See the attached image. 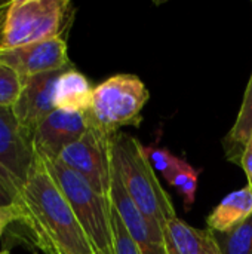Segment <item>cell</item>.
I'll return each instance as SVG.
<instances>
[{
    "instance_id": "obj_3",
    "label": "cell",
    "mask_w": 252,
    "mask_h": 254,
    "mask_svg": "<svg viewBox=\"0 0 252 254\" xmlns=\"http://www.w3.org/2000/svg\"><path fill=\"white\" fill-rule=\"evenodd\" d=\"M67 0H9L0 3V49L62 37L73 19Z\"/></svg>"
},
{
    "instance_id": "obj_24",
    "label": "cell",
    "mask_w": 252,
    "mask_h": 254,
    "mask_svg": "<svg viewBox=\"0 0 252 254\" xmlns=\"http://www.w3.org/2000/svg\"><path fill=\"white\" fill-rule=\"evenodd\" d=\"M0 254H10V252H9L7 249H3V250L0 252Z\"/></svg>"
},
{
    "instance_id": "obj_25",
    "label": "cell",
    "mask_w": 252,
    "mask_h": 254,
    "mask_svg": "<svg viewBox=\"0 0 252 254\" xmlns=\"http://www.w3.org/2000/svg\"><path fill=\"white\" fill-rule=\"evenodd\" d=\"M251 141H252V140H251Z\"/></svg>"
},
{
    "instance_id": "obj_1",
    "label": "cell",
    "mask_w": 252,
    "mask_h": 254,
    "mask_svg": "<svg viewBox=\"0 0 252 254\" xmlns=\"http://www.w3.org/2000/svg\"><path fill=\"white\" fill-rule=\"evenodd\" d=\"M19 204L25 213L24 226L36 246L46 254H95L68 201L36 155L27 182L19 189Z\"/></svg>"
},
{
    "instance_id": "obj_15",
    "label": "cell",
    "mask_w": 252,
    "mask_h": 254,
    "mask_svg": "<svg viewBox=\"0 0 252 254\" xmlns=\"http://www.w3.org/2000/svg\"><path fill=\"white\" fill-rule=\"evenodd\" d=\"M252 140V74L248 82V86L245 89L244 101L241 106V110L238 113L236 122L232 127L230 132L224 138V150L226 158L241 165L242 156L245 149Z\"/></svg>"
},
{
    "instance_id": "obj_9",
    "label": "cell",
    "mask_w": 252,
    "mask_h": 254,
    "mask_svg": "<svg viewBox=\"0 0 252 254\" xmlns=\"http://www.w3.org/2000/svg\"><path fill=\"white\" fill-rule=\"evenodd\" d=\"M110 204L120 217L126 232L135 243L140 254H169L163 231L154 226L137 208L134 201L126 193L114 165L110 189Z\"/></svg>"
},
{
    "instance_id": "obj_19",
    "label": "cell",
    "mask_w": 252,
    "mask_h": 254,
    "mask_svg": "<svg viewBox=\"0 0 252 254\" xmlns=\"http://www.w3.org/2000/svg\"><path fill=\"white\" fill-rule=\"evenodd\" d=\"M146 153L153 168L160 171L163 179L166 180L172 177V174L178 170V167L183 162V158H178L172 155L169 150L160 147H146Z\"/></svg>"
},
{
    "instance_id": "obj_13",
    "label": "cell",
    "mask_w": 252,
    "mask_h": 254,
    "mask_svg": "<svg viewBox=\"0 0 252 254\" xmlns=\"http://www.w3.org/2000/svg\"><path fill=\"white\" fill-rule=\"evenodd\" d=\"M252 216V190L245 186L223 198L206 219L208 229L212 232H229Z\"/></svg>"
},
{
    "instance_id": "obj_11",
    "label": "cell",
    "mask_w": 252,
    "mask_h": 254,
    "mask_svg": "<svg viewBox=\"0 0 252 254\" xmlns=\"http://www.w3.org/2000/svg\"><path fill=\"white\" fill-rule=\"evenodd\" d=\"M34 161L36 153L31 138L16 121L12 107L0 106V167L12 176L21 189Z\"/></svg>"
},
{
    "instance_id": "obj_14",
    "label": "cell",
    "mask_w": 252,
    "mask_h": 254,
    "mask_svg": "<svg viewBox=\"0 0 252 254\" xmlns=\"http://www.w3.org/2000/svg\"><path fill=\"white\" fill-rule=\"evenodd\" d=\"M94 88L85 74L73 65L67 67L55 85V107L62 110L88 113L92 104Z\"/></svg>"
},
{
    "instance_id": "obj_10",
    "label": "cell",
    "mask_w": 252,
    "mask_h": 254,
    "mask_svg": "<svg viewBox=\"0 0 252 254\" xmlns=\"http://www.w3.org/2000/svg\"><path fill=\"white\" fill-rule=\"evenodd\" d=\"M0 63L16 71L21 79L64 70L71 65L64 37L0 49Z\"/></svg>"
},
{
    "instance_id": "obj_17",
    "label": "cell",
    "mask_w": 252,
    "mask_h": 254,
    "mask_svg": "<svg viewBox=\"0 0 252 254\" xmlns=\"http://www.w3.org/2000/svg\"><path fill=\"white\" fill-rule=\"evenodd\" d=\"M198 179L199 171L195 170L186 159H183L178 170L172 174V177L168 180L171 186L178 189V192L184 198V207L189 211L196 199V190H198Z\"/></svg>"
},
{
    "instance_id": "obj_12",
    "label": "cell",
    "mask_w": 252,
    "mask_h": 254,
    "mask_svg": "<svg viewBox=\"0 0 252 254\" xmlns=\"http://www.w3.org/2000/svg\"><path fill=\"white\" fill-rule=\"evenodd\" d=\"M169 254H223L209 229H198L175 217L163 231Z\"/></svg>"
},
{
    "instance_id": "obj_4",
    "label": "cell",
    "mask_w": 252,
    "mask_h": 254,
    "mask_svg": "<svg viewBox=\"0 0 252 254\" xmlns=\"http://www.w3.org/2000/svg\"><path fill=\"white\" fill-rule=\"evenodd\" d=\"M40 159L45 162L46 168L68 201L95 254H116L111 219L113 208L110 201L95 192L79 174L59 161Z\"/></svg>"
},
{
    "instance_id": "obj_16",
    "label": "cell",
    "mask_w": 252,
    "mask_h": 254,
    "mask_svg": "<svg viewBox=\"0 0 252 254\" xmlns=\"http://www.w3.org/2000/svg\"><path fill=\"white\" fill-rule=\"evenodd\" d=\"M223 254H252V216L229 232H214Z\"/></svg>"
},
{
    "instance_id": "obj_6",
    "label": "cell",
    "mask_w": 252,
    "mask_h": 254,
    "mask_svg": "<svg viewBox=\"0 0 252 254\" xmlns=\"http://www.w3.org/2000/svg\"><path fill=\"white\" fill-rule=\"evenodd\" d=\"M110 137L91 127L86 134L68 146L56 161L79 174L95 192L110 201L113 162Z\"/></svg>"
},
{
    "instance_id": "obj_7",
    "label": "cell",
    "mask_w": 252,
    "mask_h": 254,
    "mask_svg": "<svg viewBox=\"0 0 252 254\" xmlns=\"http://www.w3.org/2000/svg\"><path fill=\"white\" fill-rule=\"evenodd\" d=\"M91 128L86 113L56 109L34 131V153L48 161H56L59 155Z\"/></svg>"
},
{
    "instance_id": "obj_5",
    "label": "cell",
    "mask_w": 252,
    "mask_h": 254,
    "mask_svg": "<svg viewBox=\"0 0 252 254\" xmlns=\"http://www.w3.org/2000/svg\"><path fill=\"white\" fill-rule=\"evenodd\" d=\"M150 98L146 83L135 74H114L94 88L88 115L91 127L113 135L123 127H140Z\"/></svg>"
},
{
    "instance_id": "obj_23",
    "label": "cell",
    "mask_w": 252,
    "mask_h": 254,
    "mask_svg": "<svg viewBox=\"0 0 252 254\" xmlns=\"http://www.w3.org/2000/svg\"><path fill=\"white\" fill-rule=\"evenodd\" d=\"M241 167L244 168L247 177H248V186L252 190V141L248 144V147L244 152L242 161H241Z\"/></svg>"
},
{
    "instance_id": "obj_8",
    "label": "cell",
    "mask_w": 252,
    "mask_h": 254,
    "mask_svg": "<svg viewBox=\"0 0 252 254\" xmlns=\"http://www.w3.org/2000/svg\"><path fill=\"white\" fill-rule=\"evenodd\" d=\"M64 70L48 71L22 79V88L12 106V112L25 134L31 138V143L37 127L53 110H56L55 85Z\"/></svg>"
},
{
    "instance_id": "obj_18",
    "label": "cell",
    "mask_w": 252,
    "mask_h": 254,
    "mask_svg": "<svg viewBox=\"0 0 252 254\" xmlns=\"http://www.w3.org/2000/svg\"><path fill=\"white\" fill-rule=\"evenodd\" d=\"M22 79L10 67L0 63V106L12 107L21 92Z\"/></svg>"
},
{
    "instance_id": "obj_21",
    "label": "cell",
    "mask_w": 252,
    "mask_h": 254,
    "mask_svg": "<svg viewBox=\"0 0 252 254\" xmlns=\"http://www.w3.org/2000/svg\"><path fill=\"white\" fill-rule=\"evenodd\" d=\"M19 204V188L12 176L0 167V207H12Z\"/></svg>"
},
{
    "instance_id": "obj_20",
    "label": "cell",
    "mask_w": 252,
    "mask_h": 254,
    "mask_svg": "<svg viewBox=\"0 0 252 254\" xmlns=\"http://www.w3.org/2000/svg\"><path fill=\"white\" fill-rule=\"evenodd\" d=\"M113 208V207H111ZM113 232H114V252L116 254H140L135 243L126 232L120 217L113 210Z\"/></svg>"
},
{
    "instance_id": "obj_2",
    "label": "cell",
    "mask_w": 252,
    "mask_h": 254,
    "mask_svg": "<svg viewBox=\"0 0 252 254\" xmlns=\"http://www.w3.org/2000/svg\"><path fill=\"white\" fill-rule=\"evenodd\" d=\"M111 161L122 185L137 208L160 231L175 219L169 195L156 177L146 147L134 135L119 131L110 137Z\"/></svg>"
},
{
    "instance_id": "obj_22",
    "label": "cell",
    "mask_w": 252,
    "mask_h": 254,
    "mask_svg": "<svg viewBox=\"0 0 252 254\" xmlns=\"http://www.w3.org/2000/svg\"><path fill=\"white\" fill-rule=\"evenodd\" d=\"M24 219H25V213L21 204L12 207H0V237L3 235V232L9 225L15 222L24 223Z\"/></svg>"
}]
</instances>
